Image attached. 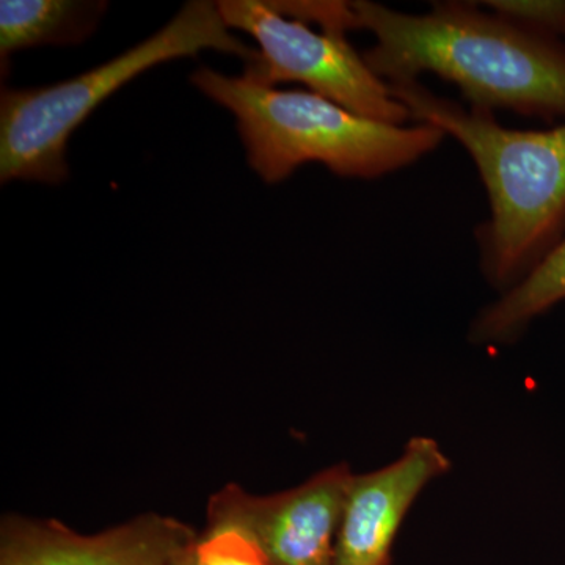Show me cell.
<instances>
[{"label":"cell","mask_w":565,"mask_h":565,"mask_svg":"<svg viewBox=\"0 0 565 565\" xmlns=\"http://www.w3.org/2000/svg\"><path fill=\"white\" fill-rule=\"evenodd\" d=\"M355 31L373 33L363 54L386 84L437 74L470 106L531 117H565V47L484 9L479 2H437L423 14L351 2Z\"/></svg>","instance_id":"6da1fadb"},{"label":"cell","mask_w":565,"mask_h":565,"mask_svg":"<svg viewBox=\"0 0 565 565\" xmlns=\"http://www.w3.org/2000/svg\"><path fill=\"white\" fill-rule=\"evenodd\" d=\"M412 120L435 126L471 156L489 193L478 230L481 269L501 291L550 250L565 218V125L546 131L504 128L493 111L441 98L419 81L388 84Z\"/></svg>","instance_id":"7a4b0ae2"},{"label":"cell","mask_w":565,"mask_h":565,"mask_svg":"<svg viewBox=\"0 0 565 565\" xmlns=\"http://www.w3.org/2000/svg\"><path fill=\"white\" fill-rule=\"evenodd\" d=\"M191 81L236 117L247 161L267 184L308 162L338 177L375 180L418 162L446 139L435 126L370 120L310 90H278L211 68L196 70Z\"/></svg>","instance_id":"3957f363"},{"label":"cell","mask_w":565,"mask_h":565,"mask_svg":"<svg viewBox=\"0 0 565 565\" xmlns=\"http://www.w3.org/2000/svg\"><path fill=\"white\" fill-rule=\"evenodd\" d=\"M206 50L236 55L245 63L258 52L230 33L217 3L192 0L150 39L73 79L21 90L2 88L0 181L61 184L70 177V137L99 104L152 66Z\"/></svg>","instance_id":"277c9868"},{"label":"cell","mask_w":565,"mask_h":565,"mask_svg":"<svg viewBox=\"0 0 565 565\" xmlns=\"http://www.w3.org/2000/svg\"><path fill=\"white\" fill-rule=\"evenodd\" d=\"M217 9L230 29L247 32L258 43L256 57L245 63V79L267 87L300 82L360 117L399 126L412 120L345 33L316 32L308 22L282 14L270 0H222Z\"/></svg>","instance_id":"5b68a950"},{"label":"cell","mask_w":565,"mask_h":565,"mask_svg":"<svg viewBox=\"0 0 565 565\" xmlns=\"http://www.w3.org/2000/svg\"><path fill=\"white\" fill-rule=\"evenodd\" d=\"M352 476L338 463L280 493L225 486L207 501L204 531H237L273 565H333Z\"/></svg>","instance_id":"8992f818"},{"label":"cell","mask_w":565,"mask_h":565,"mask_svg":"<svg viewBox=\"0 0 565 565\" xmlns=\"http://www.w3.org/2000/svg\"><path fill=\"white\" fill-rule=\"evenodd\" d=\"M200 534L173 516L148 512L98 534L61 520L2 516L0 565H172Z\"/></svg>","instance_id":"52a82bcc"},{"label":"cell","mask_w":565,"mask_h":565,"mask_svg":"<svg viewBox=\"0 0 565 565\" xmlns=\"http://www.w3.org/2000/svg\"><path fill=\"white\" fill-rule=\"evenodd\" d=\"M451 462L437 441L415 437L386 467L353 475L338 531L333 565H390L412 505Z\"/></svg>","instance_id":"ba28073f"},{"label":"cell","mask_w":565,"mask_h":565,"mask_svg":"<svg viewBox=\"0 0 565 565\" xmlns=\"http://www.w3.org/2000/svg\"><path fill=\"white\" fill-rule=\"evenodd\" d=\"M107 7L104 0H2V68L17 51L84 43L98 28Z\"/></svg>","instance_id":"9c48e42d"},{"label":"cell","mask_w":565,"mask_h":565,"mask_svg":"<svg viewBox=\"0 0 565 565\" xmlns=\"http://www.w3.org/2000/svg\"><path fill=\"white\" fill-rule=\"evenodd\" d=\"M561 302H565V236L522 280L479 313L471 327V340L481 344L511 343L537 316Z\"/></svg>","instance_id":"30bf717a"},{"label":"cell","mask_w":565,"mask_h":565,"mask_svg":"<svg viewBox=\"0 0 565 565\" xmlns=\"http://www.w3.org/2000/svg\"><path fill=\"white\" fill-rule=\"evenodd\" d=\"M172 565H273L243 534L233 530L204 531Z\"/></svg>","instance_id":"8fae6325"},{"label":"cell","mask_w":565,"mask_h":565,"mask_svg":"<svg viewBox=\"0 0 565 565\" xmlns=\"http://www.w3.org/2000/svg\"><path fill=\"white\" fill-rule=\"evenodd\" d=\"M484 9L541 35L565 33V0H487Z\"/></svg>","instance_id":"7c38bea8"}]
</instances>
